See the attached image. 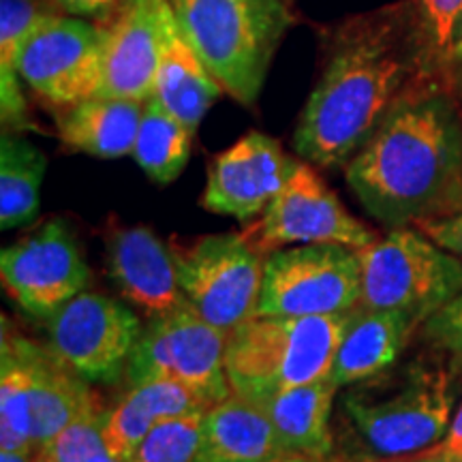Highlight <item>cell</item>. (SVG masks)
Instances as JSON below:
<instances>
[{"label":"cell","mask_w":462,"mask_h":462,"mask_svg":"<svg viewBox=\"0 0 462 462\" xmlns=\"http://www.w3.org/2000/svg\"><path fill=\"white\" fill-rule=\"evenodd\" d=\"M328 42L326 67L293 135L300 157L317 167L349 163L396 103L430 78L415 0L346 17Z\"/></svg>","instance_id":"obj_1"},{"label":"cell","mask_w":462,"mask_h":462,"mask_svg":"<svg viewBox=\"0 0 462 462\" xmlns=\"http://www.w3.org/2000/svg\"><path fill=\"white\" fill-rule=\"evenodd\" d=\"M424 78L345 165V178L374 221L392 229L462 208V106Z\"/></svg>","instance_id":"obj_2"},{"label":"cell","mask_w":462,"mask_h":462,"mask_svg":"<svg viewBox=\"0 0 462 462\" xmlns=\"http://www.w3.org/2000/svg\"><path fill=\"white\" fill-rule=\"evenodd\" d=\"M182 37L227 95L253 106L296 17L287 0H171Z\"/></svg>","instance_id":"obj_3"},{"label":"cell","mask_w":462,"mask_h":462,"mask_svg":"<svg viewBox=\"0 0 462 462\" xmlns=\"http://www.w3.org/2000/svg\"><path fill=\"white\" fill-rule=\"evenodd\" d=\"M349 313L255 315L229 332L225 368L231 392L257 398L330 379Z\"/></svg>","instance_id":"obj_4"},{"label":"cell","mask_w":462,"mask_h":462,"mask_svg":"<svg viewBox=\"0 0 462 462\" xmlns=\"http://www.w3.org/2000/svg\"><path fill=\"white\" fill-rule=\"evenodd\" d=\"M446 360L411 362L388 383L345 396V411L366 446L381 458L429 452L452 424L456 371Z\"/></svg>","instance_id":"obj_5"},{"label":"cell","mask_w":462,"mask_h":462,"mask_svg":"<svg viewBox=\"0 0 462 462\" xmlns=\"http://www.w3.org/2000/svg\"><path fill=\"white\" fill-rule=\"evenodd\" d=\"M362 265L360 306L398 310L420 326L462 293V257L424 231L392 229L357 251Z\"/></svg>","instance_id":"obj_6"},{"label":"cell","mask_w":462,"mask_h":462,"mask_svg":"<svg viewBox=\"0 0 462 462\" xmlns=\"http://www.w3.org/2000/svg\"><path fill=\"white\" fill-rule=\"evenodd\" d=\"M187 302L212 326L236 330L257 315L265 257L242 234L204 236L171 245Z\"/></svg>","instance_id":"obj_7"},{"label":"cell","mask_w":462,"mask_h":462,"mask_svg":"<svg viewBox=\"0 0 462 462\" xmlns=\"http://www.w3.org/2000/svg\"><path fill=\"white\" fill-rule=\"evenodd\" d=\"M357 251L340 245H298L265 255L257 315L321 317L360 306Z\"/></svg>","instance_id":"obj_8"},{"label":"cell","mask_w":462,"mask_h":462,"mask_svg":"<svg viewBox=\"0 0 462 462\" xmlns=\"http://www.w3.org/2000/svg\"><path fill=\"white\" fill-rule=\"evenodd\" d=\"M229 334L206 321L189 302L171 313L150 317L126 364L131 383L171 379L217 404L231 394L225 368Z\"/></svg>","instance_id":"obj_9"},{"label":"cell","mask_w":462,"mask_h":462,"mask_svg":"<svg viewBox=\"0 0 462 462\" xmlns=\"http://www.w3.org/2000/svg\"><path fill=\"white\" fill-rule=\"evenodd\" d=\"M106 22L50 14L31 32L17 56L28 88L58 107L99 95L106 69Z\"/></svg>","instance_id":"obj_10"},{"label":"cell","mask_w":462,"mask_h":462,"mask_svg":"<svg viewBox=\"0 0 462 462\" xmlns=\"http://www.w3.org/2000/svg\"><path fill=\"white\" fill-rule=\"evenodd\" d=\"M242 236L262 255L287 245H340L362 251L377 240L374 231L346 212L309 161H296L285 187Z\"/></svg>","instance_id":"obj_11"},{"label":"cell","mask_w":462,"mask_h":462,"mask_svg":"<svg viewBox=\"0 0 462 462\" xmlns=\"http://www.w3.org/2000/svg\"><path fill=\"white\" fill-rule=\"evenodd\" d=\"M142 323L116 298L82 291L48 317L50 349L88 383H112L131 360Z\"/></svg>","instance_id":"obj_12"},{"label":"cell","mask_w":462,"mask_h":462,"mask_svg":"<svg viewBox=\"0 0 462 462\" xmlns=\"http://www.w3.org/2000/svg\"><path fill=\"white\" fill-rule=\"evenodd\" d=\"M0 276L22 310L48 319L84 291L90 270L69 225L51 218L17 245L3 248Z\"/></svg>","instance_id":"obj_13"},{"label":"cell","mask_w":462,"mask_h":462,"mask_svg":"<svg viewBox=\"0 0 462 462\" xmlns=\"http://www.w3.org/2000/svg\"><path fill=\"white\" fill-rule=\"evenodd\" d=\"M293 165L274 137L248 131L212 161L201 206L242 223L255 221L285 187Z\"/></svg>","instance_id":"obj_14"},{"label":"cell","mask_w":462,"mask_h":462,"mask_svg":"<svg viewBox=\"0 0 462 462\" xmlns=\"http://www.w3.org/2000/svg\"><path fill=\"white\" fill-rule=\"evenodd\" d=\"M171 0H123L107 17L101 97L146 103L154 92Z\"/></svg>","instance_id":"obj_15"},{"label":"cell","mask_w":462,"mask_h":462,"mask_svg":"<svg viewBox=\"0 0 462 462\" xmlns=\"http://www.w3.org/2000/svg\"><path fill=\"white\" fill-rule=\"evenodd\" d=\"M109 279L125 300L150 317H159L187 304L178 281L171 246L150 227H116L107 234Z\"/></svg>","instance_id":"obj_16"},{"label":"cell","mask_w":462,"mask_h":462,"mask_svg":"<svg viewBox=\"0 0 462 462\" xmlns=\"http://www.w3.org/2000/svg\"><path fill=\"white\" fill-rule=\"evenodd\" d=\"M420 323L398 310L356 306L340 337L330 379L337 388H349L377 377L396 362Z\"/></svg>","instance_id":"obj_17"},{"label":"cell","mask_w":462,"mask_h":462,"mask_svg":"<svg viewBox=\"0 0 462 462\" xmlns=\"http://www.w3.org/2000/svg\"><path fill=\"white\" fill-rule=\"evenodd\" d=\"M208 409L210 404L204 398L178 381L154 377L133 383L123 401L106 413L103 435L107 452L112 458L131 460L157 421Z\"/></svg>","instance_id":"obj_18"},{"label":"cell","mask_w":462,"mask_h":462,"mask_svg":"<svg viewBox=\"0 0 462 462\" xmlns=\"http://www.w3.org/2000/svg\"><path fill=\"white\" fill-rule=\"evenodd\" d=\"M289 454L255 401L231 392L204 415L198 462H268Z\"/></svg>","instance_id":"obj_19"},{"label":"cell","mask_w":462,"mask_h":462,"mask_svg":"<svg viewBox=\"0 0 462 462\" xmlns=\"http://www.w3.org/2000/svg\"><path fill=\"white\" fill-rule=\"evenodd\" d=\"M223 92V86L182 37L171 7L165 22L152 99H157L167 112L195 133L208 109L215 106Z\"/></svg>","instance_id":"obj_20"},{"label":"cell","mask_w":462,"mask_h":462,"mask_svg":"<svg viewBox=\"0 0 462 462\" xmlns=\"http://www.w3.org/2000/svg\"><path fill=\"white\" fill-rule=\"evenodd\" d=\"M146 103L116 97H90L67 107L58 118V135L69 150L97 159L133 154Z\"/></svg>","instance_id":"obj_21"},{"label":"cell","mask_w":462,"mask_h":462,"mask_svg":"<svg viewBox=\"0 0 462 462\" xmlns=\"http://www.w3.org/2000/svg\"><path fill=\"white\" fill-rule=\"evenodd\" d=\"M337 392L332 379H323L257 398L255 402L273 421L289 454L326 460L334 452L330 415Z\"/></svg>","instance_id":"obj_22"},{"label":"cell","mask_w":462,"mask_h":462,"mask_svg":"<svg viewBox=\"0 0 462 462\" xmlns=\"http://www.w3.org/2000/svg\"><path fill=\"white\" fill-rule=\"evenodd\" d=\"M95 402L88 381L73 373L50 346L43 349L37 345L31 401L34 449H43L69 421Z\"/></svg>","instance_id":"obj_23"},{"label":"cell","mask_w":462,"mask_h":462,"mask_svg":"<svg viewBox=\"0 0 462 462\" xmlns=\"http://www.w3.org/2000/svg\"><path fill=\"white\" fill-rule=\"evenodd\" d=\"M0 349V449L37 452L32 446L31 401L34 349L37 345L20 334L9 332L3 321Z\"/></svg>","instance_id":"obj_24"},{"label":"cell","mask_w":462,"mask_h":462,"mask_svg":"<svg viewBox=\"0 0 462 462\" xmlns=\"http://www.w3.org/2000/svg\"><path fill=\"white\" fill-rule=\"evenodd\" d=\"M48 159L14 131L0 142V227L5 231L31 225L39 215L42 182Z\"/></svg>","instance_id":"obj_25"},{"label":"cell","mask_w":462,"mask_h":462,"mask_svg":"<svg viewBox=\"0 0 462 462\" xmlns=\"http://www.w3.org/2000/svg\"><path fill=\"white\" fill-rule=\"evenodd\" d=\"M195 133L171 116L157 99L146 101L140 131H137L133 159L146 171L150 180L170 184L184 171L190 157Z\"/></svg>","instance_id":"obj_26"},{"label":"cell","mask_w":462,"mask_h":462,"mask_svg":"<svg viewBox=\"0 0 462 462\" xmlns=\"http://www.w3.org/2000/svg\"><path fill=\"white\" fill-rule=\"evenodd\" d=\"M51 14L34 0H0V99L3 125L11 131L26 129V99L20 88L17 56L31 32Z\"/></svg>","instance_id":"obj_27"},{"label":"cell","mask_w":462,"mask_h":462,"mask_svg":"<svg viewBox=\"0 0 462 462\" xmlns=\"http://www.w3.org/2000/svg\"><path fill=\"white\" fill-rule=\"evenodd\" d=\"M204 415L189 413L161 420L150 429L131 462H198L204 437Z\"/></svg>","instance_id":"obj_28"},{"label":"cell","mask_w":462,"mask_h":462,"mask_svg":"<svg viewBox=\"0 0 462 462\" xmlns=\"http://www.w3.org/2000/svg\"><path fill=\"white\" fill-rule=\"evenodd\" d=\"M106 413L107 409H103L99 402L90 404L78 418L69 421L42 452L51 462H109L112 454L107 452L103 435Z\"/></svg>","instance_id":"obj_29"},{"label":"cell","mask_w":462,"mask_h":462,"mask_svg":"<svg viewBox=\"0 0 462 462\" xmlns=\"http://www.w3.org/2000/svg\"><path fill=\"white\" fill-rule=\"evenodd\" d=\"M415 5H418L426 71L443 84V69L462 14V0H415Z\"/></svg>","instance_id":"obj_30"},{"label":"cell","mask_w":462,"mask_h":462,"mask_svg":"<svg viewBox=\"0 0 462 462\" xmlns=\"http://www.w3.org/2000/svg\"><path fill=\"white\" fill-rule=\"evenodd\" d=\"M421 330L435 349L462 368V293L429 317Z\"/></svg>","instance_id":"obj_31"},{"label":"cell","mask_w":462,"mask_h":462,"mask_svg":"<svg viewBox=\"0 0 462 462\" xmlns=\"http://www.w3.org/2000/svg\"><path fill=\"white\" fill-rule=\"evenodd\" d=\"M420 231H424L430 240H435L439 246L454 255L462 257V208L449 212L446 217L430 218L418 225Z\"/></svg>","instance_id":"obj_32"},{"label":"cell","mask_w":462,"mask_h":462,"mask_svg":"<svg viewBox=\"0 0 462 462\" xmlns=\"http://www.w3.org/2000/svg\"><path fill=\"white\" fill-rule=\"evenodd\" d=\"M443 84L462 101V14L456 24L452 45H449L446 69H443Z\"/></svg>","instance_id":"obj_33"},{"label":"cell","mask_w":462,"mask_h":462,"mask_svg":"<svg viewBox=\"0 0 462 462\" xmlns=\"http://www.w3.org/2000/svg\"><path fill=\"white\" fill-rule=\"evenodd\" d=\"M69 15L78 17H97V20H107L116 9L120 7L123 0H56Z\"/></svg>","instance_id":"obj_34"},{"label":"cell","mask_w":462,"mask_h":462,"mask_svg":"<svg viewBox=\"0 0 462 462\" xmlns=\"http://www.w3.org/2000/svg\"><path fill=\"white\" fill-rule=\"evenodd\" d=\"M421 454H437V456H448V458H462V404L452 418V424H449L448 435L443 437V441L437 443V446L429 449V452H421Z\"/></svg>","instance_id":"obj_35"},{"label":"cell","mask_w":462,"mask_h":462,"mask_svg":"<svg viewBox=\"0 0 462 462\" xmlns=\"http://www.w3.org/2000/svg\"><path fill=\"white\" fill-rule=\"evenodd\" d=\"M390 462H462V458H448V456L437 454H415L404 456V458H388Z\"/></svg>","instance_id":"obj_36"},{"label":"cell","mask_w":462,"mask_h":462,"mask_svg":"<svg viewBox=\"0 0 462 462\" xmlns=\"http://www.w3.org/2000/svg\"><path fill=\"white\" fill-rule=\"evenodd\" d=\"M319 462H390L388 458H374L368 454H340V456H328L326 460Z\"/></svg>","instance_id":"obj_37"},{"label":"cell","mask_w":462,"mask_h":462,"mask_svg":"<svg viewBox=\"0 0 462 462\" xmlns=\"http://www.w3.org/2000/svg\"><path fill=\"white\" fill-rule=\"evenodd\" d=\"M37 452H24V449H0V462H32Z\"/></svg>","instance_id":"obj_38"},{"label":"cell","mask_w":462,"mask_h":462,"mask_svg":"<svg viewBox=\"0 0 462 462\" xmlns=\"http://www.w3.org/2000/svg\"><path fill=\"white\" fill-rule=\"evenodd\" d=\"M268 462H319V460H313L309 458V456H302V454H282L279 458H273Z\"/></svg>","instance_id":"obj_39"},{"label":"cell","mask_w":462,"mask_h":462,"mask_svg":"<svg viewBox=\"0 0 462 462\" xmlns=\"http://www.w3.org/2000/svg\"><path fill=\"white\" fill-rule=\"evenodd\" d=\"M32 462H51V460L48 458V456H45V454L42 452V449H39V452H37V454H34V458H32Z\"/></svg>","instance_id":"obj_40"},{"label":"cell","mask_w":462,"mask_h":462,"mask_svg":"<svg viewBox=\"0 0 462 462\" xmlns=\"http://www.w3.org/2000/svg\"><path fill=\"white\" fill-rule=\"evenodd\" d=\"M109 462H131V460H118V458H112Z\"/></svg>","instance_id":"obj_41"}]
</instances>
